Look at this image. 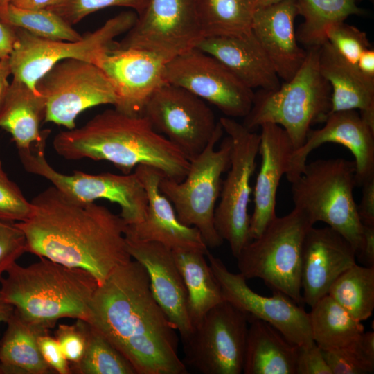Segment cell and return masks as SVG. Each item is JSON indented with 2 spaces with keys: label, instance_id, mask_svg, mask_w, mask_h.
<instances>
[{
  "label": "cell",
  "instance_id": "obj_40",
  "mask_svg": "<svg viewBox=\"0 0 374 374\" xmlns=\"http://www.w3.org/2000/svg\"><path fill=\"white\" fill-rule=\"evenodd\" d=\"M76 320L71 325L59 324L55 332V337L70 365L80 361L87 345V322Z\"/></svg>",
  "mask_w": 374,
  "mask_h": 374
},
{
  "label": "cell",
  "instance_id": "obj_27",
  "mask_svg": "<svg viewBox=\"0 0 374 374\" xmlns=\"http://www.w3.org/2000/svg\"><path fill=\"white\" fill-rule=\"evenodd\" d=\"M242 373L296 374L299 346L267 322L249 316Z\"/></svg>",
  "mask_w": 374,
  "mask_h": 374
},
{
  "label": "cell",
  "instance_id": "obj_34",
  "mask_svg": "<svg viewBox=\"0 0 374 374\" xmlns=\"http://www.w3.org/2000/svg\"><path fill=\"white\" fill-rule=\"evenodd\" d=\"M328 294L357 321L368 319L374 309V267L355 264L332 283Z\"/></svg>",
  "mask_w": 374,
  "mask_h": 374
},
{
  "label": "cell",
  "instance_id": "obj_47",
  "mask_svg": "<svg viewBox=\"0 0 374 374\" xmlns=\"http://www.w3.org/2000/svg\"><path fill=\"white\" fill-rule=\"evenodd\" d=\"M356 257L366 267H374V226H363V241Z\"/></svg>",
  "mask_w": 374,
  "mask_h": 374
},
{
  "label": "cell",
  "instance_id": "obj_3",
  "mask_svg": "<svg viewBox=\"0 0 374 374\" xmlns=\"http://www.w3.org/2000/svg\"><path fill=\"white\" fill-rule=\"evenodd\" d=\"M53 146L68 160L107 161L124 174L145 165L177 181L185 178L190 165L181 151L145 116L127 115L115 108L96 114L80 127L59 132Z\"/></svg>",
  "mask_w": 374,
  "mask_h": 374
},
{
  "label": "cell",
  "instance_id": "obj_4",
  "mask_svg": "<svg viewBox=\"0 0 374 374\" xmlns=\"http://www.w3.org/2000/svg\"><path fill=\"white\" fill-rule=\"evenodd\" d=\"M98 283L89 272L45 258L15 262L0 280V292L21 317L53 328L62 318L87 321Z\"/></svg>",
  "mask_w": 374,
  "mask_h": 374
},
{
  "label": "cell",
  "instance_id": "obj_1",
  "mask_svg": "<svg viewBox=\"0 0 374 374\" xmlns=\"http://www.w3.org/2000/svg\"><path fill=\"white\" fill-rule=\"evenodd\" d=\"M31 203L30 216L15 222L25 236L26 252L83 269L98 285L132 259L125 235L127 224L107 207L72 199L53 186Z\"/></svg>",
  "mask_w": 374,
  "mask_h": 374
},
{
  "label": "cell",
  "instance_id": "obj_35",
  "mask_svg": "<svg viewBox=\"0 0 374 374\" xmlns=\"http://www.w3.org/2000/svg\"><path fill=\"white\" fill-rule=\"evenodd\" d=\"M87 345L79 362L70 365L71 373L137 374L132 364L88 322Z\"/></svg>",
  "mask_w": 374,
  "mask_h": 374
},
{
  "label": "cell",
  "instance_id": "obj_12",
  "mask_svg": "<svg viewBox=\"0 0 374 374\" xmlns=\"http://www.w3.org/2000/svg\"><path fill=\"white\" fill-rule=\"evenodd\" d=\"M249 316L224 301L181 340L184 363L202 374L242 373Z\"/></svg>",
  "mask_w": 374,
  "mask_h": 374
},
{
  "label": "cell",
  "instance_id": "obj_20",
  "mask_svg": "<svg viewBox=\"0 0 374 374\" xmlns=\"http://www.w3.org/2000/svg\"><path fill=\"white\" fill-rule=\"evenodd\" d=\"M134 172L145 190L148 206L143 221L126 225L125 236L139 241L159 242L172 251H196L206 255L208 247L200 232L179 220L172 203L161 191L159 182L163 174L145 165L136 166Z\"/></svg>",
  "mask_w": 374,
  "mask_h": 374
},
{
  "label": "cell",
  "instance_id": "obj_11",
  "mask_svg": "<svg viewBox=\"0 0 374 374\" xmlns=\"http://www.w3.org/2000/svg\"><path fill=\"white\" fill-rule=\"evenodd\" d=\"M46 143L19 150L20 161L29 173L49 181L53 186L72 199L93 202L106 199L120 206V216L127 225L141 222L145 217L148 197L145 190L133 173L97 175L75 170L71 175L61 173L48 162L44 154Z\"/></svg>",
  "mask_w": 374,
  "mask_h": 374
},
{
  "label": "cell",
  "instance_id": "obj_53",
  "mask_svg": "<svg viewBox=\"0 0 374 374\" xmlns=\"http://www.w3.org/2000/svg\"><path fill=\"white\" fill-rule=\"evenodd\" d=\"M10 1L11 0H0V21L5 24Z\"/></svg>",
  "mask_w": 374,
  "mask_h": 374
},
{
  "label": "cell",
  "instance_id": "obj_43",
  "mask_svg": "<svg viewBox=\"0 0 374 374\" xmlns=\"http://www.w3.org/2000/svg\"><path fill=\"white\" fill-rule=\"evenodd\" d=\"M296 374H332L321 349L314 341L299 346Z\"/></svg>",
  "mask_w": 374,
  "mask_h": 374
},
{
  "label": "cell",
  "instance_id": "obj_49",
  "mask_svg": "<svg viewBox=\"0 0 374 374\" xmlns=\"http://www.w3.org/2000/svg\"><path fill=\"white\" fill-rule=\"evenodd\" d=\"M355 66L367 80L374 83V49H365L359 57Z\"/></svg>",
  "mask_w": 374,
  "mask_h": 374
},
{
  "label": "cell",
  "instance_id": "obj_5",
  "mask_svg": "<svg viewBox=\"0 0 374 374\" xmlns=\"http://www.w3.org/2000/svg\"><path fill=\"white\" fill-rule=\"evenodd\" d=\"M319 47L306 49L305 58L291 80L276 89L254 92L251 108L242 123L247 129L253 130L265 123L278 125L295 150L304 143L313 124L324 123L331 110V88L319 70Z\"/></svg>",
  "mask_w": 374,
  "mask_h": 374
},
{
  "label": "cell",
  "instance_id": "obj_32",
  "mask_svg": "<svg viewBox=\"0 0 374 374\" xmlns=\"http://www.w3.org/2000/svg\"><path fill=\"white\" fill-rule=\"evenodd\" d=\"M298 15L303 21L298 28L297 40L306 49L325 43L328 28L344 21L351 15H363L365 11L356 0H296Z\"/></svg>",
  "mask_w": 374,
  "mask_h": 374
},
{
  "label": "cell",
  "instance_id": "obj_44",
  "mask_svg": "<svg viewBox=\"0 0 374 374\" xmlns=\"http://www.w3.org/2000/svg\"><path fill=\"white\" fill-rule=\"evenodd\" d=\"M38 344L44 361L53 372L59 374L71 373L70 364L55 337L49 335L48 332L43 333L39 337Z\"/></svg>",
  "mask_w": 374,
  "mask_h": 374
},
{
  "label": "cell",
  "instance_id": "obj_29",
  "mask_svg": "<svg viewBox=\"0 0 374 374\" xmlns=\"http://www.w3.org/2000/svg\"><path fill=\"white\" fill-rule=\"evenodd\" d=\"M0 340L1 374H48L53 371L44 361L38 339L48 332L47 326L27 320L14 312L6 322Z\"/></svg>",
  "mask_w": 374,
  "mask_h": 374
},
{
  "label": "cell",
  "instance_id": "obj_18",
  "mask_svg": "<svg viewBox=\"0 0 374 374\" xmlns=\"http://www.w3.org/2000/svg\"><path fill=\"white\" fill-rule=\"evenodd\" d=\"M166 62L148 51L121 48L115 44L103 53L96 64L110 81L114 108L130 116H143L146 103L166 82Z\"/></svg>",
  "mask_w": 374,
  "mask_h": 374
},
{
  "label": "cell",
  "instance_id": "obj_23",
  "mask_svg": "<svg viewBox=\"0 0 374 374\" xmlns=\"http://www.w3.org/2000/svg\"><path fill=\"white\" fill-rule=\"evenodd\" d=\"M297 15L296 0H280L259 6L251 24V31L284 82L293 78L306 56L296 37Z\"/></svg>",
  "mask_w": 374,
  "mask_h": 374
},
{
  "label": "cell",
  "instance_id": "obj_36",
  "mask_svg": "<svg viewBox=\"0 0 374 374\" xmlns=\"http://www.w3.org/2000/svg\"><path fill=\"white\" fill-rule=\"evenodd\" d=\"M6 24L46 39L75 42L82 38L72 26L47 8L30 10L10 4Z\"/></svg>",
  "mask_w": 374,
  "mask_h": 374
},
{
  "label": "cell",
  "instance_id": "obj_51",
  "mask_svg": "<svg viewBox=\"0 0 374 374\" xmlns=\"http://www.w3.org/2000/svg\"><path fill=\"white\" fill-rule=\"evenodd\" d=\"M57 1V0H11L10 4L24 10H36L48 8Z\"/></svg>",
  "mask_w": 374,
  "mask_h": 374
},
{
  "label": "cell",
  "instance_id": "obj_48",
  "mask_svg": "<svg viewBox=\"0 0 374 374\" xmlns=\"http://www.w3.org/2000/svg\"><path fill=\"white\" fill-rule=\"evenodd\" d=\"M17 27L0 21V60L8 57L17 39Z\"/></svg>",
  "mask_w": 374,
  "mask_h": 374
},
{
  "label": "cell",
  "instance_id": "obj_7",
  "mask_svg": "<svg viewBox=\"0 0 374 374\" xmlns=\"http://www.w3.org/2000/svg\"><path fill=\"white\" fill-rule=\"evenodd\" d=\"M313 226L308 215L294 207L290 213L276 217L236 257L239 273L246 280L262 279L272 292L303 304L302 249L305 235Z\"/></svg>",
  "mask_w": 374,
  "mask_h": 374
},
{
  "label": "cell",
  "instance_id": "obj_14",
  "mask_svg": "<svg viewBox=\"0 0 374 374\" xmlns=\"http://www.w3.org/2000/svg\"><path fill=\"white\" fill-rule=\"evenodd\" d=\"M204 38L195 0H148L116 44L148 51L167 62L197 48Z\"/></svg>",
  "mask_w": 374,
  "mask_h": 374
},
{
  "label": "cell",
  "instance_id": "obj_54",
  "mask_svg": "<svg viewBox=\"0 0 374 374\" xmlns=\"http://www.w3.org/2000/svg\"><path fill=\"white\" fill-rule=\"evenodd\" d=\"M280 0H260V6H267L274 3H276Z\"/></svg>",
  "mask_w": 374,
  "mask_h": 374
},
{
  "label": "cell",
  "instance_id": "obj_17",
  "mask_svg": "<svg viewBox=\"0 0 374 374\" xmlns=\"http://www.w3.org/2000/svg\"><path fill=\"white\" fill-rule=\"evenodd\" d=\"M206 256L219 283L225 301L249 316L265 321L297 346L312 341L309 313L280 292L265 296L254 292L240 273L230 271L224 262L209 251Z\"/></svg>",
  "mask_w": 374,
  "mask_h": 374
},
{
  "label": "cell",
  "instance_id": "obj_25",
  "mask_svg": "<svg viewBox=\"0 0 374 374\" xmlns=\"http://www.w3.org/2000/svg\"><path fill=\"white\" fill-rule=\"evenodd\" d=\"M197 48L211 55L251 89L272 90L280 85L271 61L251 31L204 37Z\"/></svg>",
  "mask_w": 374,
  "mask_h": 374
},
{
  "label": "cell",
  "instance_id": "obj_28",
  "mask_svg": "<svg viewBox=\"0 0 374 374\" xmlns=\"http://www.w3.org/2000/svg\"><path fill=\"white\" fill-rule=\"evenodd\" d=\"M45 101L39 91L12 78L0 112V128L8 132L17 150L46 142L49 130L41 131Z\"/></svg>",
  "mask_w": 374,
  "mask_h": 374
},
{
  "label": "cell",
  "instance_id": "obj_41",
  "mask_svg": "<svg viewBox=\"0 0 374 374\" xmlns=\"http://www.w3.org/2000/svg\"><path fill=\"white\" fill-rule=\"evenodd\" d=\"M24 253L26 242L21 229L15 223L0 221V280Z\"/></svg>",
  "mask_w": 374,
  "mask_h": 374
},
{
  "label": "cell",
  "instance_id": "obj_56",
  "mask_svg": "<svg viewBox=\"0 0 374 374\" xmlns=\"http://www.w3.org/2000/svg\"><path fill=\"white\" fill-rule=\"evenodd\" d=\"M0 374H1V368H0Z\"/></svg>",
  "mask_w": 374,
  "mask_h": 374
},
{
  "label": "cell",
  "instance_id": "obj_33",
  "mask_svg": "<svg viewBox=\"0 0 374 374\" xmlns=\"http://www.w3.org/2000/svg\"><path fill=\"white\" fill-rule=\"evenodd\" d=\"M204 37L237 35L251 30L260 0H195Z\"/></svg>",
  "mask_w": 374,
  "mask_h": 374
},
{
  "label": "cell",
  "instance_id": "obj_38",
  "mask_svg": "<svg viewBox=\"0 0 374 374\" xmlns=\"http://www.w3.org/2000/svg\"><path fill=\"white\" fill-rule=\"evenodd\" d=\"M326 40L343 58L354 65L361 53L371 47L364 31L344 21L328 28Z\"/></svg>",
  "mask_w": 374,
  "mask_h": 374
},
{
  "label": "cell",
  "instance_id": "obj_46",
  "mask_svg": "<svg viewBox=\"0 0 374 374\" xmlns=\"http://www.w3.org/2000/svg\"><path fill=\"white\" fill-rule=\"evenodd\" d=\"M350 348L365 363L374 367V332L373 331H364Z\"/></svg>",
  "mask_w": 374,
  "mask_h": 374
},
{
  "label": "cell",
  "instance_id": "obj_10",
  "mask_svg": "<svg viewBox=\"0 0 374 374\" xmlns=\"http://www.w3.org/2000/svg\"><path fill=\"white\" fill-rule=\"evenodd\" d=\"M230 138V167L222 181L220 202L214 213L215 227L223 240L228 242L236 258L250 242V215L248 213L252 188L251 179L256 167L260 134L247 129L234 118L219 120Z\"/></svg>",
  "mask_w": 374,
  "mask_h": 374
},
{
  "label": "cell",
  "instance_id": "obj_31",
  "mask_svg": "<svg viewBox=\"0 0 374 374\" xmlns=\"http://www.w3.org/2000/svg\"><path fill=\"white\" fill-rule=\"evenodd\" d=\"M309 313L313 341L321 350L350 347L364 332L362 322L353 318L328 294Z\"/></svg>",
  "mask_w": 374,
  "mask_h": 374
},
{
  "label": "cell",
  "instance_id": "obj_9",
  "mask_svg": "<svg viewBox=\"0 0 374 374\" xmlns=\"http://www.w3.org/2000/svg\"><path fill=\"white\" fill-rule=\"evenodd\" d=\"M136 18L134 12H122L75 42L40 38L17 27V39L9 55L11 75L38 91V80L60 61L76 59L96 64L100 56L114 46V39L127 33Z\"/></svg>",
  "mask_w": 374,
  "mask_h": 374
},
{
  "label": "cell",
  "instance_id": "obj_21",
  "mask_svg": "<svg viewBox=\"0 0 374 374\" xmlns=\"http://www.w3.org/2000/svg\"><path fill=\"white\" fill-rule=\"evenodd\" d=\"M356 264V253L350 243L327 226H312L302 249L301 293L303 303L310 308L327 295L332 283Z\"/></svg>",
  "mask_w": 374,
  "mask_h": 374
},
{
  "label": "cell",
  "instance_id": "obj_37",
  "mask_svg": "<svg viewBox=\"0 0 374 374\" xmlns=\"http://www.w3.org/2000/svg\"><path fill=\"white\" fill-rule=\"evenodd\" d=\"M147 2L148 0H57L47 9L73 26L96 11L113 6L130 8L138 15Z\"/></svg>",
  "mask_w": 374,
  "mask_h": 374
},
{
  "label": "cell",
  "instance_id": "obj_50",
  "mask_svg": "<svg viewBox=\"0 0 374 374\" xmlns=\"http://www.w3.org/2000/svg\"><path fill=\"white\" fill-rule=\"evenodd\" d=\"M11 75L9 56L0 60V112L3 107L8 91L10 82L8 77Z\"/></svg>",
  "mask_w": 374,
  "mask_h": 374
},
{
  "label": "cell",
  "instance_id": "obj_19",
  "mask_svg": "<svg viewBox=\"0 0 374 374\" xmlns=\"http://www.w3.org/2000/svg\"><path fill=\"white\" fill-rule=\"evenodd\" d=\"M324 125L310 130L304 143L292 151L285 176L292 183L303 172L308 155L326 143L340 144L354 157L357 186L374 177V128L355 109L331 112Z\"/></svg>",
  "mask_w": 374,
  "mask_h": 374
},
{
  "label": "cell",
  "instance_id": "obj_26",
  "mask_svg": "<svg viewBox=\"0 0 374 374\" xmlns=\"http://www.w3.org/2000/svg\"><path fill=\"white\" fill-rule=\"evenodd\" d=\"M319 70L331 88L330 112L355 109L374 128V83L355 65L343 58L326 42L319 47Z\"/></svg>",
  "mask_w": 374,
  "mask_h": 374
},
{
  "label": "cell",
  "instance_id": "obj_6",
  "mask_svg": "<svg viewBox=\"0 0 374 374\" xmlns=\"http://www.w3.org/2000/svg\"><path fill=\"white\" fill-rule=\"evenodd\" d=\"M291 184L294 208L307 215L314 224L323 222L341 234L357 255L362 244L363 224L353 197L357 186L354 161H314L306 163L301 176Z\"/></svg>",
  "mask_w": 374,
  "mask_h": 374
},
{
  "label": "cell",
  "instance_id": "obj_52",
  "mask_svg": "<svg viewBox=\"0 0 374 374\" xmlns=\"http://www.w3.org/2000/svg\"><path fill=\"white\" fill-rule=\"evenodd\" d=\"M14 312V308L7 303L0 292V323H6Z\"/></svg>",
  "mask_w": 374,
  "mask_h": 374
},
{
  "label": "cell",
  "instance_id": "obj_30",
  "mask_svg": "<svg viewBox=\"0 0 374 374\" xmlns=\"http://www.w3.org/2000/svg\"><path fill=\"white\" fill-rule=\"evenodd\" d=\"M172 253L186 288L188 314L194 329L211 309L224 299L206 254L187 250H173Z\"/></svg>",
  "mask_w": 374,
  "mask_h": 374
},
{
  "label": "cell",
  "instance_id": "obj_42",
  "mask_svg": "<svg viewBox=\"0 0 374 374\" xmlns=\"http://www.w3.org/2000/svg\"><path fill=\"white\" fill-rule=\"evenodd\" d=\"M321 350L332 374H368L374 371V367L365 363L350 347Z\"/></svg>",
  "mask_w": 374,
  "mask_h": 374
},
{
  "label": "cell",
  "instance_id": "obj_39",
  "mask_svg": "<svg viewBox=\"0 0 374 374\" xmlns=\"http://www.w3.org/2000/svg\"><path fill=\"white\" fill-rule=\"evenodd\" d=\"M33 204L19 186L9 179L0 160V221L19 222L31 214Z\"/></svg>",
  "mask_w": 374,
  "mask_h": 374
},
{
  "label": "cell",
  "instance_id": "obj_24",
  "mask_svg": "<svg viewBox=\"0 0 374 374\" xmlns=\"http://www.w3.org/2000/svg\"><path fill=\"white\" fill-rule=\"evenodd\" d=\"M258 154L261 165L253 190V211L250 216L251 240L258 238L277 217L276 195L280 179L285 175L294 150L290 137L280 126H260Z\"/></svg>",
  "mask_w": 374,
  "mask_h": 374
},
{
  "label": "cell",
  "instance_id": "obj_2",
  "mask_svg": "<svg viewBox=\"0 0 374 374\" xmlns=\"http://www.w3.org/2000/svg\"><path fill=\"white\" fill-rule=\"evenodd\" d=\"M137 374H187L177 330L154 299L145 267L132 259L98 286L87 321Z\"/></svg>",
  "mask_w": 374,
  "mask_h": 374
},
{
  "label": "cell",
  "instance_id": "obj_15",
  "mask_svg": "<svg viewBox=\"0 0 374 374\" xmlns=\"http://www.w3.org/2000/svg\"><path fill=\"white\" fill-rule=\"evenodd\" d=\"M143 116L189 161L206 148L219 122L204 100L168 83L150 96Z\"/></svg>",
  "mask_w": 374,
  "mask_h": 374
},
{
  "label": "cell",
  "instance_id": "obj_8",
  "mask_svg": "<svg viewBox=\"0 0 374 374\" xmlns=\"http://www.w3.org/2000/svg\"><path fill=\"white\" fill-rule=\"evenodd\" d=\"M223 133L218 122L206 148L190 160L188 170L182 181L163 176L159 182L161 191L172 203L179 220L198 229L208 248L220 247L224 242L214 224L222 175L230 167V138L227 136L220 148H215Z\"/></svg>",
  "mask_w": 374,
  "mask_h": 374
},
{
  "label": "cell",
  "instance_id": "obj_16",
  "mask_svg": "<svg viewBox=\"0 0 374 374\" xmlns=\"http://www.w3.org/2000/svg\"><path fill=\"white\" fill-rule=\"evenodd\" d=\"M164 79L213 105L226 117L244 118L253 104V90L216 58L197 48L167 62Z\"/></svg>",
  "mask_w": 374,
  "mask_h": 374
},
{
  "label": "cell",
  "instance_id": "obj_13",
  "mask_svg": "<svg viewBox=\"0 0 374 374\" xmlns=\"http://www.w3.org/2000/svg\"><path fill=\"white\" fill-rule=\"evenodd\" d=\"M36 89L45 101L44 121L76 127V118L86 109L116 103L113 87L96 64L66 59L55 64L37 82Z\"/></svg>",
  "mask_w": 374,
  "mask_h": 374
},
{
  "label": "cell",
  "instance_id": "obj_55",
  "mask_svg": "<svg viewBox=\"0 0 374 374\" xmlns=\"http://www.w3.org/2000/svg\"><path fill=\"white\" fill-rule=\"evenodd\" d=\"M363 1V0H356V1H357V3L359 2V1ZM370 1H373V0H370Z\"/></svg>",
  "mask_w": 374,
  "mask_h": 374
},
{
  "label": "cell",
  "instance_id": "obj_22",
  "mask_svg": "<svg viewBox=\"0 0 374 374\" xmlns=\"http://www.w3.org/2000/svg\"><path fill=\"white\" fill-rule=\"evenodd\" d=\"M131 258L146 269L152 294L181 339L193 330L187 309V291L172 251L161 243L139 241L125 236Z\"/></svg>",
  "mask_w": 374,
  "mask_h": 374
},
{
  "label": "cell",
  "instance_id": "obj_45",
  "mask_svg": "<svg viewBox=\"0 0 374 374\" xmlns=\"http://www.w3.org/2000/svg\"><path fill=\"white\" fill-rule=\"evenodd\" d=\"M362 195L357 205L359 220L363 226H374V177L362 184Z\"/></svg>",
  "mask_w": 374,
  "mask_h": 374
}]
</instances>
